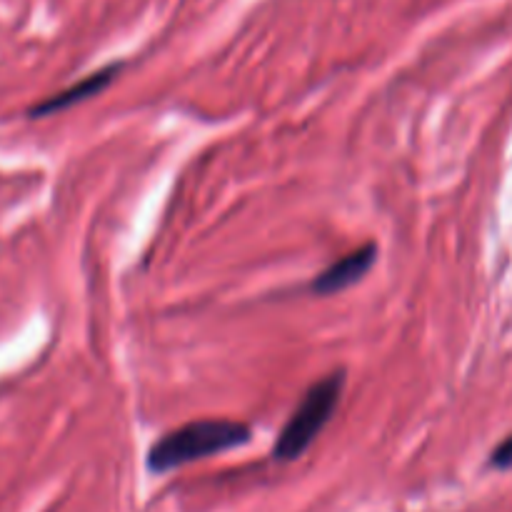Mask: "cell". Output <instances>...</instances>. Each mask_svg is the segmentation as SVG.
Instances as JSON below:
<instances>
[{
  "label": "cell",
  "instance_id": "4",
  "mask_svg": "<svg viewBox=\"0 0 512 512\" xmlns=\"http://www.w3.org/2000/svg\"><path fill=\"white\" fill-rule=\"evenodd\" d=\"M120 68H123V65L113 63V65H105V68L95 70V73L85 75V78H80L78 83L68 85V88L58 90V93H53L50 98L35 103L33 108L28 110V115L30 118H45V115H55V113H60V110H68V108H73V105L95 98V95H100L105 88H110V85H113V80L118 78Z\"/></svg>",
  "mask_w": 512,
  "mask_h": 512
},
{
  "label": "cell",
  "instance_id": "2",
  "mask_svg": "<svg viewBox=\"0 0 512 512\" xmlns=\"http://www.w3.org/2000/svg\"><path fill=\"white\" fill-rule=\"evenodd\" d=\"M343 390L345 370H333L330 375L320 378L318 383L310 385L298 408L293 410L288 423L280 430L278 440H275L273 458L280 460V463H293V460L303 458L305 450L318 440V435L333 420L335 410L343 400Z\"/></svg>",
  "mask_w": 512,
  "mask_h": 512
},
{
  "label": "cell",
  "instance_id": "1",
  "mask_svg": "<svg viewBox=\"0 0 512 512\" xmlns=\"http://www.w3.org/2000/svg\"><path fill=\"white\" fill-rule=\"evenodd\" d=\"M250 438H253L250 428L238 420H195V423L170 430L150 445L148 470L155 475H165L195 460L243 448L250 443Z\"/></svg>",
  "mask_w": 512,
  "mask_h": 512
},
{
  "label": "cell",
  "instance_id": "3",
  "mask_svg": "<svg viewBox=\"0 0 512 512\" xmlns=\"http://www.w3.org/2000/svg\"><path fill=\"white\" fill-rule=\"evenodd\" d=\"M375 260H378V245L365 243L363 248L353 250V253H348L345 258L335 260V263H330L323 273H318V278L310 283V290H313L315 295L343 293V290L360 283V280L373 270Z\"/></svg>",
  "mask_w": 512,
  "mask_h": 512
},
{
  "label": "cell",
  "instance_id": "5",
  "mask_svg": "<svg viewBox=\"0 0 512 512\" xmlns=\"http://www.w3.org/2000/svg\"><path fill=\"white\" fill-rule=\"evenodd\" d=\"M490 465L498 470H510L512 468V435L503 440V443L498 445V448L490 453Z\"/></svg>",
  "mask_w": 512,
  "mask_h": 512
}]
</instances>
